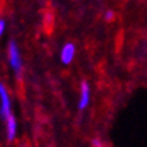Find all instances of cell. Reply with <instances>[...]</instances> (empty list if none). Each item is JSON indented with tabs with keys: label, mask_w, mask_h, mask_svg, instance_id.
Here are the masks:
<instances>
[{
	"label": "cell",
	"mask_w": 147,
	"mask_h": 147,
	"mask_svg": "<svg viewBox=\"0 0 147 147\" xmlns=\"http://www.w3.org/2000/svg\"><path fill=\"white\" fill-rule=\"evenodd\" d=\"M8 58H9L11 67L16 73L18 80H19L20 74H22V57H20V53H19V49H18V46H16L15 40H11L8 43Z\"/></svg>",
	"instance_id": "cell-1"
},
{
	"label": "cell",
	"mask_w": 147,
	"mask_h": 147,
	"mask_svg": "<svg viewBox=\"0 0 147 147\" xmlns=\"http://www.w3.org/2000/svg\"><path fill=\"white\" fill-rule=\"evenodd\" d=\"M11 115V101L4 84H0V116L7 119Z\"/></svg>",
	"instance_id": "cell-2"
},
{
	"label": "cell",
	"mask_w": 147,
	"mask_h": 147,
	"mask_svg": "<svg viewBox=\"0 0 147 147\" xmlns=\"http://www.w3.org/2000/svg\"><path fill=\"white\" fill-rule=\"evenodd\" d=\"M74 54H76V47L73 43L67 42L66 45L62 47V51H61V61L65 65H69V63L73 61L74 58Z\"/></svg>",
	"instance_id": "cell-3"
},
{
	"label": "cell",
	"mask_w": 147,
	"mask_h": 147,
	"mask_svg": "<svg viewBox=\"0 0 147 147\" xmlns=\"http://www.w3.org/2000/svg\"><path fill=\"white\" fill-rule=\"evenodd\" d=\"M89 98H90V89L89 85L86 81H82L81 82V96H80V102H78V108L81 111L85 109L89 104Z\"/></svg>",
	"instance_id": "cell-4"
},
{
	"label": "cell",
	"mask_w": 147,
	"mask_h": 147,
	"mask_svg": "<svg viewBox=\"0 0 147 147\" xmlns=\"http://www.w3.org/2000/svg\"><path fill=\"white\" fill-rule=\"evenodd\" d=\"M5 124H7V138L9 142H12L16 136V119L12 113L5 119Z\"/></svg>",
	"instance_id": "cell-5"
},
{
	"label": "cell",
	"mask_w": 147,
	"mask_h": 147,
	"mask_svg": "<svg viewBox=\"0 0 147 147\" xmlns=\"http://www.w3.org/2000/svg\"><path fill=\"white\" fill-rule=\"evenodd\" d=\"M104 18H105V20L111 22L112 19L115 18V12H113V11H107V12H105V15H104Z\"/></svg>",
	"instance_id": "cell-6"
},
{
	"label": "cell",
	"mask_w": 147,
	"mask_h": 147,
	"mask_svg": "<svg viewBox=\"0 0 147 147\" xmlns=\"http://www.w3.org/2000/svg\"><path fill=\"white\" fill-rule=\"evenodd\" d=\"M4 30H5V22L3 20V19H0V36L3 35Z\"/></svg>",
	"instance_id": "cell-7"
},
{
	"label": "cell",
	"mask_w": 147,
	"mask_h": 147,
	"mask_svg": "<svg viewBox=\"0 0 147 147\" xmlns=\"http://www.w3.org/2000/svg\"><path fill=\"white\" fill-rule=\"evenodd\" d=\"M92 144H93L94 147H102V143L100 139H93V140H92Z\"/></svg>",
	"instance_id": "cell-8"
}]
</instances>
